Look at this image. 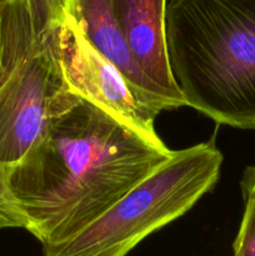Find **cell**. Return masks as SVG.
Returning <instances> with one entry per match:
<instances>
[{
  "label": "cell",
  "mask_w": 255,
  "mask_h": 256,
  "mask_svg": "<svg viewBox=\"0 0 255 256\" xmlns=\"http://www.w3.org/2000/svg\"><path fill=\"white\" fill-rule=\"evenodd\" d=\"M9 169L0 164V230L25 229V219L10 189Z\"/></svg>",
  "instance_id": "7"
},
{
  "label": "cell",
  "mask_w": 255,
  "mask_h": 256,
  "mask_svg": "<svg viewBox=\"0 0 255 256\" xmlns=\"http://www.w3.org/2000/svg\"><path fill=\"white\" fill-rule=\"evenodd\" d=\"M62 0L0 2V164L12 166L44 132L66 89L56 58Z\"/></svg>",
  "instance_id": "3"
},
{
  "label": "cell",
  "mask_w": 255,
  "mask_h": 256,
  "mask_svg": "<svg viewBox=\"0 0 255 256\" xmlns=\"http://www.w3.org/2000/svg\"><path fill=\"white\" fill-rule=\"evenodd\" d=\"M64 2V0H62ZM56 58L69 92L89 100L156 144H164L155 132V118L175 109L165 98L142 89L86 38L65 5L56 26Z\"/></svg>",
  "instance_id": "5"
},
{
  "label": "cell",
  "mask_w": 255,
  "mask_h": 256,
  "mask_svg": "<svg viewBox=\"0 0 255 256\" xmlns=\"http://www.w3.org/2000/svg\"><path fill=\"white\" fill-rule=\"evenodd\" d=\"M165 38L186 106L255 130V0H169Z\"/></svg>",
  "instance_id": "2"
},
{
  "label": "cell",
  "mask_w": 255,
  "mask_h": 256,
  "mask_svg": "<svg viewBox=\"0 0 255 256\" xmlns=\"http://www.w3.org/2000/svg\"><path fill=\"white\" fill-rule=\"evenodd\" d=\"M255 190V165L249 166L245 170L242 179V195L249 194L250 192Z\"/></svg>",
  "instance_id": "9"
},
{
  "label": "cell",
  "mask_w": 255,
  "mask_h": 256,
  "mask_svg": "<svg viewBox=\"0 0 255 256\" xmlns=\"http://www.w3.org/2000/svg\"><path fill=\"white\" fill-rule=\"evenodd\" d=\"M168 0H112L118 29L142 72L178 108L186 106L168 59L165 12Z\"/></svg>",
  "instance_id": "6"
},
{
  "label": "cell",
  "mask_w": 255,
  "mask_h": 256,
  "mask_svg": "<svg viewBox=\"0 0 255 256\" xmlns=\"http://www.w3.org/2000/svg\"><path fill=\"white\" fill-rule=\"evenodd\" d=\"M245 210L234 240V256H255V190L244 196Z\"/></svg>",
  "instance_id": "8"
},
{
  "label": "cell",
  "mask_w": 255,
  "mask_h": 256,
  "mask_svg": "<svg viewBox=\"0 0 255 256\" xmlns=\"http://www.w3.org/2000/svg\"><path fill=\"white\" fill-rule=\"evenodd\" d=\"M172 152L89 100L62 90L39 140L9 169L25 230L42 246L70 239Z\"/></svg>",
  "instance_id": "1"
},
{
  "label": "cell",
  "mask_w": 255,
  "mask_h": 256,
  "mask_svg": "<svg viewBox=\"0 0 255 256\" xmlns=\"http://www.w3.org/2000/svg\"><path fill=\"white\" fill-rule=\"evenodd\" d=\"M0 2H4V0H0Z\"/></svg>",
  "instance_id": "10"
},
{
  "label": "cell",
  "mask_w": 255,
  "mask_h": 256,
  "mask_svg": "<svg viewBox=\"0 0 255 256\" xmlns=\"http://www.w3.org/2000/svg\"><path fill=\"white\" fill-rule=\"evenodd\" d=\"M215 136L182 150L135 185L70 239L42 246L44 256H126L145 238L189 212L219 180Z\"/></svg>",
  "instance_id": "4"
}]
</instances>
